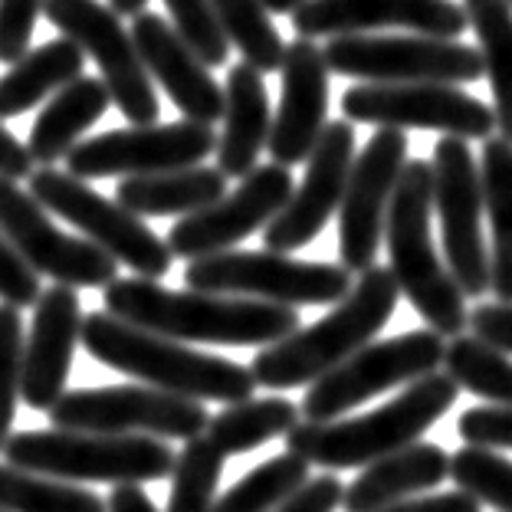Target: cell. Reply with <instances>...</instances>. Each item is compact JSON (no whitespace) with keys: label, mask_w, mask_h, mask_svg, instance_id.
<instances>
[{"label":"cell","mask_w":512,"mask_h":512,"mask_svg":"<svg viewBox=\"0 0 512 512\" xmlns=\"http://www.w3.org/2000/svg\"><path fill=\"white\" fill-rule=\"evenodd\" d=\"M467 14L453 0H306L293 14L299 40L358 37L375 30H407L417 37L463 40Z\"/></svg>","instance_id":"20"},{"label":"cell","mask_w":512,"mask_h":512,"mask_svg":"<svg viewBox=\"0 0 512 512\" xmlns=\"http://www.w3.org/2000/svg\"><path fill=\"white\" fill-rule=\"evenodd\" d=\"M329 73L358 79V83H440L460 86L483 79V56L476 46L463 40H437V37H375V33H358V37H335L322 46Z\"/></svg>","instance_id":"8"},{"label":"cell","mask_w":512,"mask_h":512,"mask_svg":"<svg viewBox=\"0 0 512 512\" xmlns=\"http://www.w3.org/2000/svg\"><path fill=\"white\" fill-rule=\"evenodd\" d=\"M43 14V0H0V60L14 66L30 50L33 27Z\"/></svg>","instance_id":"41"},{"label":"cell","mask_w":512,"mask_h":512,"mask_svg":"<svg viewBox=\"0 0 512 512\" xmlns=\"http://www.w3.org/2000/svg\"><path fill=\"white\" fill-rule=\"evenodd\" d=\"M450 480L457 490L499 512H512V460L486 447H460L450 457Z\"/></svg>","instance_id":"37"},{"label":"cell","mask_w":512,"mask_h":512,"mask_svg":"<svg viewBox=\"0 0 512 512\" xmlns=\"http://www.w3.org/2000/svg\"><path fill=\"white\" fill-rule=\"evenodd\" d=\"M509 4H512V0H509Z\"/></svg>","instance_id":"51"},{"label":"cell","mask_w":512,"mask_h":512,"mask_svg":"<svg viewBox=\"0 0 512 512\" xmlns=\"http://www.w3.org/2000/svg\"><path fill=\"white\" fill-rule=\"evenodd\" d=\"M43 14L73 40L79 50L89 53L102 69V83L109 86L112 102L132 125L158 122V96L151 76L138 56L132 30L122 27L119 14L99 0H43Z\"/></svg>","instance_id":"13"},{"label":"cell","mask_w":512,"mask_h":512,"mask_svg":"<svg viewBox=\"0 0 512 512\" xmlns=\"http://www.w3.org/2000/svg\"><path fill=\"white\" fill-rule=\"evenodd\" d=\"M302 4H306V0H263V7L270 10V14H289V17H293Z\"/></svg>","instance_id":"49"},{"label":"cell","mask_w":512,"mask_h":512,"mask_svg":"<svg viewBox=\"0 0 512 512\" xmlns=\"http://www.w3.org/2000/svg\"><path fill=\"white\" fill-rule=\"evenodd\" d=\"M384 243L391 256V276L414 312L444 339H457L467 329L470 309L457 279L434 247V168L424 158H411L394 188Z\"/></svg>","instance_id":"3"},{"label":"cell","mask_w":512,"mask_h":512,"mask_svg":"<svg viewBox=\"0 0 512 512\" xmlns=\"http://www.w3.org/2000/svg\"><path fill=\"white\" fill-rule=\"evenodd\" d=\"M444 352V335H437L434 329H414L394 335V339L371 342L325 378L309 384L299 411L309 424L339 421L342 414L355 411V407H362L384 391L398 388V384H411L424 375H434L444 365Z\"/></svg>","instance_id":"10"},{"label":"cell","mask_w":512,"mask_h":512,"mask_svg":"<svg viewBox=\"0 0 512 512\" xmlns=\"http://www.w3.org/2000/svg\"><path fill=\"white\" fill-rule=\"evenodd\" d=\"M355 161V128L352 122L335 119L325 125L322 138L306 158L302 184L263 230V247L273 253H293L316 240L332 214H339L348 171Z\"/></svg>","instance_id":"19"},{"label":"cell","mask_w":512,"mask_h":512,"mask_svg":"<svg viewBox=\"0 0 512 512\" xmlns=\"http://www.w3.org/2000/svg\"><path fill=\"white\" fill-rule=\"evenodd\" d=\"M109 106H112L109 86L96 76H79L76 83L56 92L30 128L27 151L33 165L53 168L56 161L66 158L79 145V135L96 125Z\"/></svg>","instance_id":"26"},{"label":"cell","mask_w":512,"mask_h":512,"mask_svg":"<svg viewBox=\"0 0 512 512\" xmlns=\"http://www.w3.org/2000/svg\"><path fill=\"white\" fill-rule=\"evenodd\" d=\"M381 512H480V503H476V499L467 496L463 490H453V493H434V496L407 499V503H398V506L381 509Z\"/></svg>","instance_id":"45"},{"label":"cell","mask_w":512,"mask_h":512,"mask_svg":"<svg viewBox=\"0 0 512 512\" xmlns=\"http://www.w3.org/2000/svg\"><path fill=\"white\" fill-rule=\"evenodd\" d=\"M345 122H362L378 128H424L467 142H486L496 132L493 109L460 86L440 83H358L342 96Z\"/></svg>","instance_id":"14"},{"label":"cell","mask_w":512,"mask_h":512,"mask_svg":"<svg viewBox=\"0 0 512 512\" xmlns=\"http://www.w3.org/2000/svg\"><path fill=\"white\" fill-rule=\"evenodd\" d=\"M467 329H473L476 339L512 355V302H480V306H473Z\"/></svg>","instance_id":"44"},{"label":"cell","mask_w":512,"mask_h":512,"mask_svg":"<svg viewBox=\"0 0 512 512\" xmlns=\"http://www.w3.org/2000/svg\"><path fill=\"white\" fill-rule=\"evenodd\" d=\"M46 414L56 430L142 434L158 440H194L207 434V424H211L204 401L148 388V384L66 391Z\"/></svg>","instance_id":"11"},{"label":"cell","mask_w":512,"mask_h":512,"mask_svg":"<svg viewBox=\"0 0 512 512\" xmlns=\"http://www.w3.org/2000/svg\"><path fill=\"white\" fill-rule=\"evenodd\" d=\"M457 394L460 388L453 378L434 371V375L411 381L398 398L368 414L339 417L329 424H296L286 434V450L325 470L368 467V463L417 444L457 404Z\"/></svg>","instance_id":"5"},{"label":"cell","mask_w":512,"mask_h":512,"mask_svg":"<svg viewBox=\"0 0 512 512\" xmlns=\"http://www.w3.org/2000/svg\"><path fill=\"white\" fill-rule=\"evenodd\" d=\"M30 174H33V158L27 145L17 142V138L0 125V178L20 181V178H30Z\"/></svg>","instance_id":"46"},{"label":"cell","mask_w":512,"mask_h":512,"mask_svg":"<svg viewBox=\"0 0 512 512\" xmlns=\"http://www.w3.org/2000/svg\"><path fill=\"white\" fill-rule=\"evenodd\" d=\"M342 496H345L342 480L335 473H325V476H316V480L302 483L299 490L273 512H339Z\"/></svg>","instance_id":"43"},{"label":"cell","mask_w":512,"mask_h":512,"mask_svg":"<svg viewBox=\"0 0 512 512\" xmlns=\"http://www.w3.org/2000/svg\"><path fill=\"white\" fill-rule=\"evenodd\" d=\"M444 375L493 407H512V355L476 335H457L444 352Z\"/></svg>","instance_id":"32"},{"label":"cell","mask_w":512,"mask_h":512,"mask_svg":"<svg viewBox=\"0 0 512 512\" xmlns=\"http://www.w3.org/2000/svg\"><path fill=\"white\" fill-rule=\"evenodd\" d=\"M457 434L467 447L512 450V407H467L457 421Z\"/></svg>","instance_id":"40"},{"label":"cell","mask_w":512,"mask_h":512,"mask_svg":"<svg viewBox=\"0 0 512 512\" xmlns=\"http://www.w3.org/2000/svg\"><path fill=\"white\" fill-rule=\"evenodd\" d=\"M109 512H161L151 496L135 483H125V486H112V493L106 499Z\"/></svg>","instance_id":"47"},{"label":"cell","mask_w":512,"mask_h":512,"mask_svg":"<svg viewBox=\"0 0 512 512\" xmlns=\"http://www.w3.org/2000/svg\"><path fill=\"white\" fill-rule=\"evenodd\" d=\"M10 467L53 476L63 483H155L174 470L171 447L142 434H89V430H23L7 440Z\"/></svg>","instance_id":"6"},{"label":"cell","mask_w":512,"mask_h":512,"mask_svg":"<svg viewBox=\"0 0 512 512\" xmlns=\"http://www.w3.org/2000/svg\"><path fill=\"white\" fill-rule=\"evenodd\" d=\"M302 483H309V463L296 453H279V457L260 463L256 470L230 486L214 503L211 512H273L283 506Z\"/></svg>","instance_id":"35"},{"label":"cell","mask_w":512,"mask_h":512,"mask_svg":"<svg viewBox=\"0 0 512 512\" xmlns=\"http://www.w3.org/2000/svg\"><path fill=\"white\" fill-rule=\"evenodd\" d=\"M0 234L37 276L73 289H96L119 279V263L92 240L69 237L53 224L46 207L17 181L0 178Z\"/></svg>","instance_id":"16"},{"label":"cell","mask_w":512,"mask_h":512,"mask_svg":"<svg viewBox=\"0 0 512 512\" xmlns=\"http://www.w3.org/2000/svg\"><path fill=\"white\" fill-rule=\"evenodd\" d=\"M174 33L191 46L207 69H220L230 60V40L220 27L214 0H165Z\"/></svg>","instance_id":"38"},{"label":"cell","mask_w":512,"mask_h":512,"mask_svg":"<svg viewBox=\"0 0 512 512\" xmlns=\"http://www.w3.org/2000/svg\"><path fill=\"white\" fill-rule=\"evenodd\" d=\"M450 480V453L437 444H417L404 447L391 457H381L362 467L355 483L345 486L342 512H381L407 499H417L427 490H437L440 483Z\"/></svg>","instance_id":"24"},{"label":"cell","mask_w":512,"mask_h":512,"mask_svg":"<svg viewBox=\"0 0 512 512\" xmlns=\"http://www.w3.org/2000/svg\"><path fill=\"white\" fill-rule=\"evenodd\" d=\"M40 293V276L20 260V253L10 247V240L0 234V299L14 309H27L37 306Z\"/></svg>","instance_id":"42"},{"label":"cell","mask_w":512,"mask_h":512,"mask_svg":"<svg viewBox=\"0 0 512 512\" xmlns=\"http://www.w3.org/2000/svg\"><path fill=\"white\" fill-rule=\"evenodd\" d=\"M145 4H148V0H109V7L119 17H138V14H145Z\"/></svg>","instance_id":"48"},{"label":"cell","mask_w":512,"mask_h":512,"mask_svg":"<svg viewBox=\"0 0 512 512\" xmlns=\"http://www.w3.org/2000/svg\"><path fill=\"white\" fill-rule=\"evenodd\" d=\"M430 168L447 270L463 296L483 299L490 293V250L483 234V181L467 138H440Z\"/></svg>","instance_id":"12"},{"label":"cell","mask_w":512,"mask_h":512,"mask_svg":"<svg viewBox=\"0 0 512 512\" xmlns=\"http://www.w3.org/2000/svg\"><path fill=\"white\" fill-rule=\"evenodd\" d=\"M132 40L148 76L168 92L184 119L201 125L224 119V89L214 83L211 69L197 60L165 17L148 10L138 14L132 20Z\"/></svg>","instance_id":"23"},{"label":"cell","mask_w":512,"mask_h":512,"mask_svg":"<svg viewBox=\"0 0 512 512\" xmlns=\"http://www.w3.org/2000/svg\"><path fill=\"white\" fill-rule=\"evenodd\" d=\"M227 194V178L220 168H181L145 178H122L115 201L135 217H191L217 204Z\"/></svg>","instance_id":"27"},{"label":"cell","mask_w":512,"mask_h":512,"mask_svg":"<svg viewBox=\"0 0 512 512\" xmlns=\"http://www.w3.org/2000/svg\"><path fill=\"white\" fill-rule=\"evenodd\" d=\"M30 194L50 214L63 217L66 224L106 250L115 263L135 270L142 279H158L171 273L174 253L142 217L125 211L119 201H109L99 191H92L86 181L73 178L69 171L40 168L30 174Z\"/></svg>","instance_id":"9"},{"label":"cell","mask_w":512,"mask_h":512,"mask_svg":"<svg viewBox=\"0 0 512 512\" xmlns=\"http://www.w3.org/2000/svg\"><path fill=\"white\" fill-rule=\"evenodd\" d=\"M483 207L490 217V293L496 302H512V142L486 138L480 158Z\"/></svg>","instance_id":"29"},{"label":"cell","mask_w":512,"mask_h":512,"mask_svg":"<svg viewBox=\"0 0 512 512\" xmlns=\"http://www.w3.org/2000/svg\"><path fill=\"white\" fill-rule=\"evenodd\" d=\"M293 174L283 165H256L247 178L237 184V191L220 197L217 204L204 207L191 217H181L171 227L168 247L174 260H201V256L227 253L240 240H247L256 230H266V224L283 211L293 197Z\"/></svg>","instance_id":"18"},{"label":"cell","mask_w":512,"mask_h":512,"mask_svg":"<svg viewBox=\"0 0 512 512\" xmlns=\"http://www.w3.org/2000/svg\"><path fill=\"white\" fill-rule=\"evenodd\" d=\"M23 319L20 309L0 302V450L7 447L14 430L20 378H23Z\"/></svg>","instance_id":"39"},{"label":"cell","mask_w":512,"mask_h":512,"mask_svg":"<svg viewBox=\"0 0 512 512\" xmlns=\"http://www.w3.org/2000/svg\"><path fill=\"white\" fill-rule=\"evenodd\" d=\"M106 312L165 335L174 342L194 345H256L270 348L299 329V312L289 306L243 296H214L197 289H165L155 279H115L106 286Z\"/></svg>","instance_id":"1"},{"label":"cell","mask_w":512,"mask_h":512,"mask_svg":"<svg viewBox=\"0 0 512 512\" xmlns=\"http://www.w3.org/2000/svg\"><path fill=\"white\" fill-rule=\"evenodd\" d=\"M463 14L480 40L476 50L490 76L496 132L512 142V4L509 0H463Z\"/></svg>","instance_id":"30"},{"label":"cell","mask_w":512,"mask_h":512,"mask_svg":"<svg viewBox=\"0 0 512 512\" xmlns=\"http://www.w3.org/2000/svg\"><path fill=\"white\" fill-rule=\"evenodd\" d=\"M79 342L96 362L122 371L128 378H138L148 388L181 394L191 401L240 404L250 401L256 388L250 368L220 355L194 352L184 342L138 329V325L115 319L109 312L86 316Z\"/></svg>","instance_id":"2"},{"label":"cell","mask_w":512,"mask_h":512,"mask_svg":"<svg viewBox=\"0 0 512 512\" xmlns=\"http://www.w3.org/2000/svg\"><path fill=\"white\" fill-rule=\"evenodd\" d=\"M283 89H279V109L270 128V155L276 165H302L329 125V63L322 46L312 40L286 43Z\"/></svg>","instance_id":"21"},{"label":"cell","mask_w":512,"mask_h":512,"mask_svg":"<svg viewBox=\"0 0 512 512\" xmlns=\"http://www.w3.org/2000/svg\"><path fill=\"white\" fill-rule=\"evenodd\" d=\"M220 27H224L230 46L243 53V63L256 73H279L286 60V43L279 37L276 23L263 0H214Z\"/></svg>","instance_id":"34"},{"label":"cell","mask_w":512,"mask_h":512,"mask_svg":"<svg viewBox=\"0 0 512 512\" xmlns=\"http://www.w3.org/2000/svg\"><path fill=\"white\" fill-rule=\"evenodd\" d=\"M0 512H4V509H0Z\"/></svg>","instance_id":"50"},{"label":"cell","mask_w":512,"mask_h":512,"mask_svg":"<svg viewBox=\"0 0 512 512\" xmlns=\"http://www.w3.org/2000/svg\"><path fill=\"white\" fill-rule=\"evenodd\" d=\"M401 289L388 266H371L355 279L352 293L335 302L329 316L296 329L283 342L263 348L253 358V378L263 388H302L316 384L355 352L375 342V335L391 322Z\"/></svg>","instance_id":"4"},{"label":"cell","mask_w":512,"mask_h":512,"mask_svg":"<svg viewBox=\"0 0 512 512\" xmlns=\"http://www.w3.org/2000/svg\"><path fill=\"white\" fill-rule=\"evenodd\" d=\"M224 132L217 135V168L224 171V178H247L256 168L260 151L270 145V96H266L263 73H256L253 66L237 63L230 66L227 83H224Z\"/></svg>","instance_id":"25"},{"label":"cell","mask_w":512,"mask_h":512,"mask_svg":"<svg viewBox=\"0 0 512 512\" xmlns=\"http://www.w3.org/2000/svg\"><path fill=\"white\" fill-rule=\"evenodd\" d=\"M0 509L4 512H109L106 499L79 483H63L20 467H0Z\"/></svg>","instance_id":"33"},{"label":"cell","mask_w":512,"mask_h":512,"mask_svg":"<svg viewBox=\"0 0 512 512\" xmlns=\"http://www.w3.org/2000/svg\"><path fill=\"white\" fill-rule=\"evenodd\" d=\"M86 53L73 40H50L30 50L0 76V119H14L27 109L50 102L56 92L83 76Z\"/></svg>","instance_id":"28"},{"label":"cell","mask_w":512,"mask_h":512,"mask_svg":"<svg viewBox=\"0 0 512 512\" xmlns=\"http://www.w3.org/2000/svg\"><path fill=\"white\" fill-rule=\"evenodd\" d=\"M299 404L286 398H250L240 404H227L207 424V440L224 453V457H240L266 440L286 437L299 424Z\"/></svg>","instance_id":"31"},{"label":"cell","mask_w":512,"mask_h":512,"mask_svg":"<svg viewBox=\"0 0 512 512\" xmlns=\"http://www.w3.org/2000/svg\"><path fill=\"white\" fill-rule=\"evenodd\" d=\"M224 453H220L207 434L184 440V450L174 457L171 493L165 512H211L217 503V483L224 473Z\"/></svg>","instance_id":"36"},{"label":"cell","mask_w":512,"mask_h":512,"mask_svg":"<svg viewBox=\"0 0 512 512\" xmlns=\"http://www.w3.org/2000/svg\"><path fill=\"white\" fill-rule=\"evenodd\" d=\"M404 165L407 135L398 128H378L368 138V145L355 155L339 207V253L348 273L362 276L375 266L384 220H388V207Z\"/></svg>","instance_id":"17"},{"label":"cell","mask_w":512,"mask_h":512,"mask_svg":"<svg viewBox=\"0 0 512 512\" xmlns=\"http://www.w3.org/2000/svg\"><path fill=\"white\" fill-rule=\"evenodd\" d=\"M217 151L214 125L171 122V125H132L119 132L79 142L66 155V171L73 178H145L204 165Z\"/></svg>","instance_id":"15"},{"label":"cell","mask_w":512,"mask_h":512,"mask_svg":"<svg viewBox=\"0 0 512 512\" xmlns=\"http://www.w3.org/2000/svg\"><path fill=\"white\" fill-rule=\"evenodd\" d=\"M184 283L197 293L263 299L276 306H335L355 286L339 263H306L273 250H227L191 260Z\"/></svg>","instance_id":"7"},{"label":"cell","mask_w":512,"mask_h":512,"mask_svg":"<svg viewBox=\"0 0 512 512\" xmlns=\"http://www.w3.org/2000/svg\"><path fill=\"white\" fill-rule=\"evenodd\" d=\"M79 335H83V312H79L76 289L60 283L43 289L33 309L30 332L23 339V404L33 411H50L63 398Z\"/></svg>","instance_id":"22"}]
</instances>
